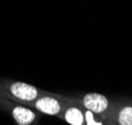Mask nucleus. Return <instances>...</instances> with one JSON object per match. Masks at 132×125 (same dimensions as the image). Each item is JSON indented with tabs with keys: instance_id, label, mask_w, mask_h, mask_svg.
Listing matches in <instances>:
<instances>
[{
	"instance_id": "obj_7",
	"label": "nucleus",
	"mask_w": 132,
	"mask_h": 125,
	"mask_svg": "<svg viewBox=\"0 0 132 125\" xmlns=\"http://www.w3.org/2000/svg\"><path fill=\"white\" fill-rule=\"evenodd\" d=\"M85 118H86V125H103L101 121L96 120L94 113L89 110L85 111Z\"/></svg>"
},
{
	"instance_id": "obj_3",
	"label": "nucleus",
	"mask_w": 132,
	"mask_h": 125,
	"mask_svg": "<svg viewBox=\"0 0 132 125\" xmlns=\"http://www.w3.org/2000/svg\"><path fill=\"white\" fill-rule=\"evenodd\" d=\"M81 104L86 110L94 114H101L105 112L110 105L109 100L105 95L96 92L86 93L81 98Z\"/></svg>"
},
{
	"instance_id": "obj_4",
	"label": "nucleus",
	"mask_w": 132,
	"mask_h": 125,
	"mask_svg": "<svg viewBox=\"0 0 132 125\" xmlns=\"http://www.w3.org/2000/svg\"><path fill=\"white\" fill-rule=\"evenodd\" d=\"M11 115L18 125H31L37 117L31 108L23 105H12Z\"/></svg>"
},
{
	"instance_id": "obj_6",
	"label": "nucleus",
	"mask_w": 132,
	"mask_h": 125,
	"mask_svg": "<svg viewBox=\"0 0 132 125\" xmlns=\"http://www.w3.org/2000/svg\"><path fill=\"white\" fill-rule=\"evenodd\" d=\"M117 123L119 125H132V106L125 105L117 112Z\"/></svg>"
},
{
	"instance_id": "obj_2",
	"label": "nucleus",
	"mask_w": 132,
	"mask_h": 125,
	"mask_svg": "<svg viewBox=\"0 0 132 125\" xmlns=\"http://www.w3.org/2000/svg\"><path fill=\"white\" fill-rule=\"evenodd\" d=\"M30 106H33L35 109L38 111L42 112L47 115H58L63 111L64 103L59 98L52 96V95H47L43 94L40 97L29 103Z\"/></svg>"
},
{
	"instance_id": "obj_1",
	"label": "nucleus",
	"mask_w": 132,
	"mask_h": 125,
	"mask_svg": "<svg viewBox=\"0 0 132 125\" xmlns=\"http://www.w3.org/2000/svg\"><path fill=\"white\" fill-rule=\"evenodd\" d=\"M0 95L18 102L29 104L43 95L38 87L22 81L0 79Z\"/></svg>"
},
{
	"instance_id": "obj_5",
	"label": "nucleus",
	"mask_w": 132,
	"mask_h": 125,
	"mask_svg": "<svg viewBox=\"0 0 132 125\" xmlns=\"http://www.w3.org/2000/svg\"><path fill=\"white\" fill-rule=\"evenodd\" d=\"M64 119L71 125H85V112L78 106H68L64 110Z\"/></svg>"
}]
</instances>
